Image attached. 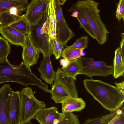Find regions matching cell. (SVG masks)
Wrapping results in <instances>:
<instances>
[{
  "instance_id": "6da1fadb",
  "label": "cell",
  "mask_w": 124,
  "mask_h": 124,
  "mask_svg": "<svg viewBox=\"0 0 124 124\" xmlns=\"http://www.w3.org/2000/svg\"><path fill=\"white\" fill-rule=\"evenodd\" d=\"M83 83L88 92L106 110L114 112L122 107L124 94L117 86L93 79H85Z\"/></svg>"
},
{
  "instance_id": "7a4b0ae2",
  "label": "cell",
  "mask_w": 124,
  "mask_h": 124,
  "mask_svg": "<svg viewBox=\"0 0 124 124\" xmlns=\"http://www.w3.org/2000/svg\"><path fill=\"white\" fill-rule=\"evenodd\" d=\"M10 82L18 83L25 86L35 85L45 92L50 93L47 84L33 73L23 60L18 65L11 64L7 58L0 61V84Z\"/></svg>"
},
{
  "instance_id": "3957f363",
  "label": "cell",
  "mask_w": 124,
  "mask_h": 124,
  "mask_svg": "<svg viewBox=\"0 0 124 124\" xmlns=\"http://www.w3.org/2000/svg\"><path fill=\"white\" fill-rule=\"evenodd\" d=\"M74 4L88 23L97 42L100 45L104 44L110 32L101 19L98 7L99 3L93 0H83L78 1Z\"/></svg>"
},
{
  "instance_id": "277c9868",
  "label": "cell",
  "mask_w": 124,
  "mask_h": 124,
  "mask_svg": "<svg viewBox=\"0 0 124 124\" xmlns=\"http://www.w3.org/2000/svg\"><path fill=\"white\" fill-rule=\"evenodd\" d=\"M20 124H26L34 118L37 114L46 106L43 101L35 97L32 89L27 87L20 92Z\"/></svg>"
},
{
  "instance_id": "5b68a950",
  "label": "cell",
  "mask_w": 124,
  "mask_h": 124,
  "mask_svg": "<svg viewBox=\"0 0 124 124\" xmlns=\"http://www.w3.org/2000/svg\"><path fill=\"white\" fill-rule=\"evenodd\" d=\"M81 65L79 74H83L92 78L93 76L106 77L113 75V65L108 66L101 61H95L93 58L86 57L78 58Z\"/></svg>"
},
{
  "instance_id": "8992f818",
  "label": "cell",
  "mask_w": 124,
  "mask_h": 124,
  "mask_svg": "<svg viewBox=\"0 0 124 124\" xmlns=\"http://www.w3.org/2000/svg\"><path fill=\"white\" fill-rule=\"evenodd\" d=\"M47 11L43 19L37 24L31 27L30 32L31 39L34 45L43 54V56L53 54L49 41V36L46 33L42 32V26L47 17Z\"/></svg>"
},
{
  "instance_id": "52a82bcc",
  "label": "cell",
  "mask_w": 124,
  "mask_h": 124,
  "mask_svg": "<svg viewBox=\"0 0 124 124\" xmlns=\"http://www.w3.org/2000/svg\"><path fill=\"white\" fill-rule=\"evenodd\" d=\"M56 15V37L64 47L66 46L68 41L75 34L68 26L63 16L61 5L55 1Z\"/></svg>"
},
{
  "instance_id": "ba28073f",
  "label": "cell",
  "mask_w": 124,
  "mask_h": 124,
  "mask_svg": "<svg viewBox=\"0 0 124 124\" xmlns=\"http://www.w3.org/2000/svg\"><path fill=\"white\" fill-rule=\"evenodd\" d=\"M50 0H32L28 4L24 16L31 26L43 19L48 10Z\"/></svg>"
},
{
  "instance_id": "9c48e42d",
  "label": "cell",
  "mask_w": 124,
  "mask_h": 124,
  "mask_svg": "<svg viewBox=\"0 0 124 124\" xmlns=\"http://www.w3.org/2000/svg\"><path fill=\"white\" fill-rule=\"evenodd\" d=\"M22 46V55L25 63L29 68L37 63L40 51L33 43L31 38L30 33L26 35L24 42Z\"/></svg>"
},
{
  "instance_id": "30bf717a",
  "label": "cell",
  "mask_w": 124,
  "mask_h": 124,
  "mask_svg": "<svg viewBox=\"0 0 124 124\" xmlns=\"http://www.w3.org/2000/svg\"><path fill=\"white\" fill-rule=\"evenodd\" d=\"M13 91L9 84L0 88V124H9V110Z\"/></svg>"
},
{
  "instance_id": "8fae6325",
  "label": "cell",
  "mask_w": 124,
  "mask_h": 124,
  "mask_svg": "<svg viewBox=\"0 0 124 124\" xmlns=\"http://www.w3.org/2000/svg\"><path fill=\"white\" fill-rule=\"evenodd\" d=\"M64 115V113L59 112L57 108L53 106L42 109L34 118L40 124H58Z\"/></svg>"
},
{
  "instance_id": "7c38bea8",
  "label": "cell",
  "mask_w": 124,
  "mask_h": 124,
  "mask_svg": "<svg viewBox=\"0 0 124 124\" xmlns=\"http://www.w3.org/2000/svg\"><path fill=\"white\" fill-rule=\"evenodd\" d=\"M55 1V0H50L47 18L41 28L42 32L47 34L49 37H56Z\"/></svg>"
},
{
  "instance_id": "4fadbf2b",
  "label": "cell",
  "mask_w": 124,
  "mask_h": 124,
  "mask_svg": "<svg viewBox=\"0 0 124 124\" xmlns=\"http://www.w3.org/2000/svg\"><path fill=\"white\" fill-rule=\"evenodd\" d=\"M20 92L13 91L9 110V124H20Z\"/></svg>"
},
{
  "instance_id": "5bb4252c",
  "label": "cell",
  "mask_w": 124,
  "mask_h": 124,
  "mask_svg": "<svg viewBox=\"0 0 124 124\" xmlns=\"http://www.w3.org/2000/svg\"><path fill=\"white\" fill-rule=\"evenodd\" d=\"M50 56V55L48 54L43 56L38 69L40 73L41 78L46 83L52 86L56 73L52 66Z\"/></svg>"
},
{
  "instance_id": "9a60e30c",
  "label": "cell",
  "mask_w": 124,
  "mask_h": 124,
  "mask_svg": "<svg viewBox=\"0 0 124 124\" xmlns=\"http://www.w3.org/2000/svg\"><path fill=\"white\" fill-rule=\"evenodd\" d=\"M56 73L54 82L61 85L71 96L78 97V93L75 80L67 76L61 68H58Z\"/></svg>"
},
{
  "instance_id": "2e32d148",
  "label": "cell",
  "mask_w": 124,
  "mask_h": 124,
  "mask_svg": "<svg viewBox=\"0 0 124 124\" xmlns=\"http://www.w3.org/2000/svg\"><path fill=\"white\" fill-rule=\"evenodd\" d=\"M0 33L4 39L11 44L21 46L24 43L26 36L9 26H0Z\"/></svg>"
},
{
  "instance_id": "e0dca14e",
  "label": "cell",
  "mask_w": 124,
  "mask_h": 124,
  "mask_svg": "<svg viewBox=\"0 0 124 124\" xmlns=\"http://www.w3.org/2000/svg\"><path fill=\"white\" fill-rule=\"evenodd\" d=\"M28 5L14 7L0 14L1 20L0 26H9L17 20L23 12L26 11Z\"/></svg>"
},
{
  "instance_id": "ac0fdd59",
  "label": "cell",
  "mask_w": 124,
  "mask_h": 124,
  "mask_svg": "<svg viewBox=\"0 0 124 124\" xmlns=\"http://www.w3.org/2000/svg\"><path fill=\"white\" fill-rule=\"evenodd\" d=\"M62 112L65 113L80 111L86 106L85 101L81 98L70 97L62 101Z\"/></svg>"
},
{
  "instance_id": "d6986e66",
  "label": "cell",
  "mask_w": 124,
  "mask_h": 124,
  "mask_svg": "<svg viewBox=\"0 0 124 124\" xmlns=\"http://www.w3.org/2000/svg\"><path fill=\"white\" fill-rule=\"evenodd\" d=\"M68 11L71 13V16L76 18L79 23L80 27L91 37L95 39L94 33L88 23L82 14L76 8L74 4H73Z\"/></svg>"
},
{
  "instance_id": "ffe728a7",
  "label": "cell",
  "mask_w": 124,
  "mask_h": 124,
  "mask_svg": "<svg viewBox=\"0 0 124 124\" xmlns=\"http://www.w3.org/2000/svg\"><path fill=\"white\" fill-rule=\"evenodd\" d=\"M113 65L114 78H117L123 76L124 72V57L119 47L115 51Z\"/></svg>"
},
{
  "instance_id": "44dd1931",
  "label": "cell",
  "mask_w": 124,
  "mask_h": 124,
  "mask_svg": "<svg viewBox=\"0 0 124 124\" xmlns=\"http://www.w3.org/2000/svg\"><path fill=\"white\" fill-rule=\"evenodd\" d=\"M50 90L51 98L56 103H61L64 100L71 96L61 85L57 82H54Z\"/></svg>"
},
{
  "instance_id": "7402d4cb",
  "label": "cell",
  "mask_w": 124,
  "mask_h": 124,
  "mask_svg": "<svg viewBox=\"0 0 124 124\" xmlns=\"http://www.w3.org/2000/svg\"><path fill=\"white\" fill-rule=\"evenodd\" d=\"M9 26L25 35L29 34L31 32V26L25 18L24 14Z\"/></svg>"
},
{
  "instance_id": "603a6c76",
  "label": "cell",
  "mask_w": 124,
  "mask_h": 124,
  "mask_svg": "<svg viewBox=\"0 0 124 124\" xmlns=\"http://www.w3.org/2000/svg\"><path fill=\"white\" fill-rule=\"evenodd\" d=\"M81 67V63L78 59L70 61L67 66L62 70L67 76L76 80V76L79 74Z\"/></svg>"
},
{
  "instance_id": "cb8c5ba5",
  "label": "cell",
  "mask_w": 124,
  "mask_h": 124,
  "mask_svg": "<svg viewBox=\"0 0 124 124\" xmlns=\"http://www.w3.org/2000/svg\"><path fill=\"white\" fill-rule=\"evenodd\" d=\"M117 114L116 111L96 118H89L82 124H108Z\"/></svg>"
},
{
  "instance_id": "d4e9b609",
  "label": "cell",
  "mask_w": 124,
  "mask_h": 124,
  "mask_svg": "<svg viewBox=\"0 0 124 124\" xmlns=\"http://www.w3.org/2000/svg\"><path fill=\"white\" fill-rule=\"evenodd\" d=\"M88 43V37L86 35L82 36L77 39L72 45L66 46V48H64L62 51L65 52L76 48H83L85 49L87 47Z\"/></svg>"
},
{
  "instance_id": "484cf974",
  "label": "cell",
  "mask_w": 124,
  "mask_h": 124,
  "mask_svg": "<svg viewBox=\"0 0 124 124\" xmlns=\"http://www.w3.org/2000/svg\"><path fill=\"white\" fill-rule=\"evenodd\" d=\"M49 41L53 54L56 59H58L61 56L64 47L58 41L55 37H49Z\"/></svg>"
},
{
  "instance_id": "4316f807",
  "label": "cell",
  "mask_w": 124,
  "mask_h": 124,
  "mask_svg": "<svg viewBox=\"0 0 124 124\" xmlns=\"http://www.w3.org/2000/svg\"><path fill=\"white\" fill-rule=\"evenodd\" d=\"M27 0H0V7L10 8L14 7H19L28 5Z\"/></svg>"
},
{
  "instance_id": "83f0119b",
  "label": "cell",
  "mask_w": 124,
  "mask_h": 124,
  "mask_svg": "<svg viewBox=\"0 0 124 124\" xmlns=\"http://www.w3.org/2000/svg\"><path fill=\"white\" fill-rule=\"evenodd\" d=\"M10 51V46L8 42L0 36V61L7 58Z\"/></svg>"
},
{
  "instance_id": "f1b7e54d",
  "label": "cell",
  "mask_w": 124,
  "mask_h": 124,
  "mask_svg": "<svg viewBox=\"0 0 124 124\" xmlns=\"http://www.w3.org/2000/svg\"><path fill=\"white\" fill-rule=\"evenodd\" d=\"M83 48H76L68 51L62 52L61 56L70 61L78 59L81 57V53Z\"/></svg>"
},
{
  "instance_id": "f546056e",
  "label": "cell",
  "mask_w": 124,
  "mask_h": 124,
  "mask_svg": "<svg viewBox=\"0 0 124 124\" xmlns=\"http://www.w3.org/2000/svg\"><path fill=\"white\" fill-rule=\"evenodd\" d=\"M64 113V116L58 124H80L78 117L73 112Z\"/></svg>"
},
{
  "instance_id": "4dcf8cb0",
  "label": "cell",
  "mask_w": 124,
  "mask_h": 124,
  "mask_svg": "<svg viewBox=\"0 0 124 124\" xmlns=\"http://www.w3.org/2000/svg\"><path fill=\"white\" fill-rule=\"evenodd\" d=\"M116 18L119 20H124V0H120L117 3Z\"/></svg>"
},
{
  "instance_id": "1f68e13d",
  "label": "cell",
  "mask_w": 124,
  "mask_h": 124,
  "mask_svg": "<svg viewBox=\"0 0 124 124\" xmlns=\"http://www.w3.org/2000/svg\"><path fill=\"white\" fill-rule=\"evenodd\" d=\"M108 124H124V112L121 114H117Z\"/></svg>"
},
{
  "instance_id": "d6a6232c",
  "label": "cell",
  "mask_w": 124,
  "mask_h": 124,
  "mask_svg": "<svg viewBox=\"0 0 124 124\" xmlns=\"http://www.w3.org/2000/svg\"><path fill=\"white\" fill-rule=\"evenodd\" d=\"M70 61L65 58H62L59 60L60 64L61 66H62L61 68L62 69L64 68L67 66L69 64Z\"/></svg>"
},
{
  "instance_id": "836d02e7",
  "label": "cell",
  "mask_w": 124,
  "mask_h": 124,
  "mask_svg": "<svg viewBox=\"0 0 124 124\" xmlns=\"http://www.w3.org/2000/svg\"><path fill=\"white\" fill-rule=\"evenodd\" d=\"M121 39L120 43V49L122 54L124 57V33H121Z\"/></svg>"
},
{
  "instance_id": "e575fe53",
  "label": "cell",
  "mask_w": 124,
  "mask_h": 124,
  "mask_svg": "<svg viewBox=\"0 0 124 124\" xmlns=\"http://www.w3.org/2000/svg\"><path fill=\"white\" fill-rule=\"evenodd\" d=\"M115 84L120 92L124 94V80L120 83L115 82Z\"/></svg>"
},
{
  "instance_id": "d590c367",
  "label": "cell",
  "mask_w": 124,
  "mask_h": 124,
  "mask_svg": "<svg viewBox=\"0 0 124 124\" xmlns=\"http://www.w3.org/2000/svg\"><path fill=\"white\" fill-rule=\"evenodd\" d=\"M9 8L0 7V14L8 10Z\"/></svg>"
},
{
  "instance_id": "8d00e7d4",
  "label": "cell",
  "mask_w": 124,
  "mask_h": 124,
  "mask_svg": "<svg viewBox=\"0 0 124 124\" xmlns=\"http://www.w3.org/2000/svg\"><path fill=\"white\" fill-rule=\"evenodd\" d=\"M56 0L59 4L61 5H63L66 1V0Z\"/></svg>"
},
{
  "instance_id": "74e56055",
  "label": "cell",
  "mask_w": 124,
  "mask_h": 124,
  "mask_svg": "<svg viewBox=\"0 0 124 124\" xmlns=\"http://www.w3.org/2000/svg\"><path fill=\"white\" fill-rule=\"evenodd\" d=\"M85 55V53L84 52V50L82 51L81 53V56H84Z\"/></svg>"
},
{
  "instance_id": "f35d334b",
  "label": "cell",
  "mask_w": 124,
  "mask_h": 124,
  "mask_svg": "<svg viewBox=\"0 0 124 124\" xmlns=\"http://www.w3.org/2000/svg\"><path fill=\"white\" fill-rule=\"evenodd\" d=\"M1 24V18L0 14V25Z\"/></svg>"
}]
</instances>
